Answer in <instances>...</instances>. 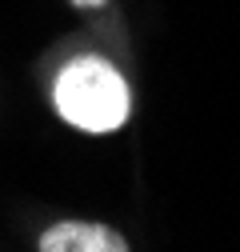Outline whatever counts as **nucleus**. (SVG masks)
<instances>
[{
	"label": "nucleus",
	"mask_w": 240,
	"mask_h": 252,
	"mask_svg": "<svg viewBox=\"0 0 240 252\" xmlns=\"http://www.w3.org/2000/svg\"><path fill=\"white\" fill-rule=\"evenodd\" d=\"M56 112L80 132H116L132 112L128 84L108 60L76 56L56 76Z\"/></svg>",
	"instance_id": "nucleus-1"
},
{
	"label": "nucleus",
	"mask_w": 240,
	"mask_h": 252,
	"mask_svg": "<svg viewBox=\"0 0 240 252\" xmlns=\"http://www.w3.org/2000/svg\"><path fill=\"white\" fill-rule=\"evenodd\" d=\"M40 252H128V240L108 224L64 220L40 236Z\"/></svg>",
	"instance_id": "nucleus-2"
},
{
	"label": "nucleus",
	"mask_w": 240,
	"mask_h": 252,
	"mask_svg": "<svg viewBox=\"0 0 240 252\" xmlns=\"http://www.w3.org/2000/svg\"><path fill=\"white\" fill-rule=\"evenodd\" d=\"M72 4H76V8H100L104 0H72Z\"/></svg>",
	"instance_id": "nucleus-3"
}]
</instances>
